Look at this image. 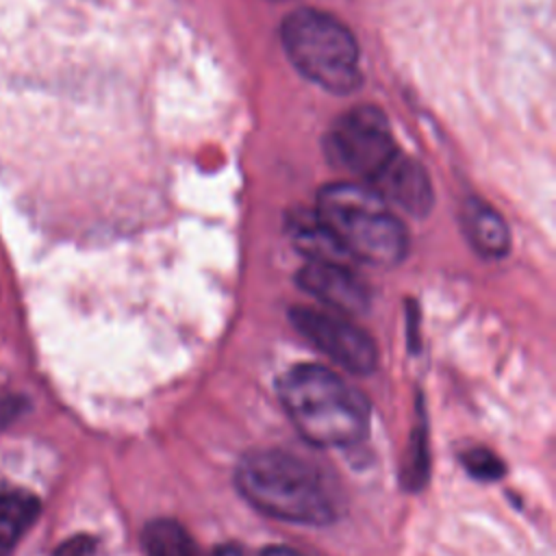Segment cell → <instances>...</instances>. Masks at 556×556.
<instances>
[{
    "instance_id": "4fadbf2b",
    "label": "cell",
    "mask_w": 556,
    "mask_h": 556,
    "mask_svg": "<svg viewBox=\"0 0 556 556\" xmlns=\"http://www.w3.org/2000/svg\"><path fill=\"white\" fill-rule=\"evenodd\" d=\"M426 476H428V447H426V428L421 424L413 437L410 460H408L404 478L413 489H419V484L426 480Z\"/></svg>"
},
{
    "instance_id": "ba28073f",
    "label": "cell",
    "mask_w": 556,
    "mask_h": 556,
    "mask_svg": "<svg viewBox=\"0 0 556 556\" xmlns=\"http://www.w3.org/2000/svg\"><path fill=\"white\" fill-rule=\"evenodd\" d=\"M369 187L389 206H397V208H402L410 215H417V217L428 215L430 208H432V202H434V193H432L428 172L421 167V163H417L415 159H410L402 150L369 182Z\"/></svg>"
},
{
    "instance_id": "8fae6325",
    "label": "cell",
    "mask_w": 556,
    "mask_h": 556,
    "mask_svg": "<svg viewBox=\"0 0 556 556\" xmlns=\"http://www.w3.org/2000/svg\"><path fill=\"white\" fill-rule=\"evenodd\" d=\"M150 556H202L187 530L174 519H154L143 530Z\"/></svg>"
},
{
    "instance_id": "2e32d148",
    "label": "cell",
    "mask_w": 556,
    "mask_h": 556,
    "mask_svg": "<svg viewBox=\"0 0 556 556\" xmlns=\"http://www.w3.org/2000/svg\"><path fill=\"white\" fill-rule=\"evenodd\" d=\"M261 556H302V554H300V552H295V549H291V547L271 545V547H267Z\"/></svg>"
},
{
    "instance_id": "30bf717a",
    "label": "cell",
    "mask_w": 556,
    "mask_h": 556,
    "mask_svg": "<svg viewBox=\"0 0 556 556\" xmlns=\"http://www.w3.org/2000/svg\"><path fill=\"white\" fill-rule=\"evenodd\" d=\"M41 504L26 491L0 493V556H11L24 532L39 517Z\"/></svg>"
},
{
    "instance_id": "8992f818",
    "label": "cell",
    "mask_w": 556,
    "mask_h": 556,
    "mask_svg": "<svg viewBox=\"0 0 556 556\" xmlns=\"http://www.w3.org/2000/svg\"><path fill=\"white\" fill-rule=\"evenodd\" d=\"M293 328L321 354L352 374H369L378 365V350L371 337L345 315L295 306L289 313Z\"/></svg>"
},
{
    "instance_id": "5bb4252c",
    "label": "cell",
    "mask_w": 556,
    "mask_h": 556,
    "mask_svg": "<svg viewBox=\"0 0 556 556\" xmlns=\"http://www.w3.org/2000/svg\"><path fill=\"white\" fill-rule=\"evenodd\" d=\"M93 549V541L89 536H74L63 543L54 556H89Z\"/></svg>"
},
{
    "instance_id": "9a60e30c",
    "label": "cell",
    "mask_w": 556,
    "mask_h": 556,
    "mask_svg": "<svg viewBox=\"0 0 556 556\" xmlns=\"http://www.w3.org/2000/svg\"><path fill=\"white\" fill-rule=\"evenodd\" d=\"M213 556H250V552L243 549V547H239V545H232V543H230V545L217 547Z\"/></svg>"
},
{
    "instance_id": "3957f363",
    "label": "cell",
    "mask_w": 556,
    "mask_h": 556,
    "mask_svg": "<svg viewBox=\"0 0 556 556\" xmlns=\"http://www.w3.org/2000/svg\"><path fill=\"white\" fill-rule=\"evenodd\" d=\"M315 217L343 256L376 267H393L408 252V232L393 208L361 182L326 185Z\"/></svg>"
},
{
    "instance_id": "9c48e42d",
    "label": "cell",
    "mask_w": 556,
    "mask_h": 556,
    "mask_svg": "<svg viewBox=\"0 0 556 556\" xmlns=\"http://www.w3.org/2000/svg\"><path fill=\"white\" fill-rule=\"evenodd\" d=\"M460 222L467 241L486 258L506 256L510 248V230L504 217L484 200L467 198L463 202Z\"/></svg>"
},
{
    "instance_id": "7c38bea8",
    "label": "cell",
    "mask_w": 556,
    "mask_h": 556,
    "mask_svg": "<svg viewBox=\"0 0 556 556\" xmlns=\"http://www.w3.org/2000/svg\"><path fill=\"white\" fill-rule=\"evenodd\" d=\"M463 465L476 480L482 482L497 480L504 473V463L491 450L484 447H471L463 452Z\"/></svg>"
},
{
    "instance_id": "277c9868",
    "label": "cell",
    "mask_w": 556,
    "mask_h": 556,
    "mask_svg": "<svg viewBox=\"0 0 556 556\" xmlns=\"http://www.w3.org/2000/svg\"><path fill=\"white\" fill-rule=\"evenodd\" d=\"M280 39L293 67L332 93L361 85V50L352 30L334 15L300 9L285 17Z\"/></svg>"
},
{
    "instance_id": "52a82bcc",
    "label": "cell",
    "mask_w": 556,
    "mask_h": 556,
    "mask_svg": "<svg viewBox=\"0 0 556 556\" xmlns=\"http://www.w3.org/2000/svg\"><path fill=\"white\" fill-rule=\"evenodd\" d=\"M302 291L313 295L328 311L358 315L369 306V289L343 261H308L295 276Z\"/></svg>"
},
{
    "instance_id": "7a4b0ae2",
    "label": "cell",
    "mask_w": 556,
    "mask_h": 556,
    "mask_svg": "<svg viewBox=\"0 0 556 556\" xmlns=\"http://www.w3.org/2000/svg\"><path fill=\"white\" fill-rule=\"evenodd\" d=\"M278 397L300 434L324 447H348L367 434V397L321 365H295L276 384Z\"/></svg>"
},
{
    "instance_id": "6da1fadb",
    "label": "cell",
    "mask_w": 556,
    "mask_h": 556,
    "mask_svg": "<svg viewBox=\"0 0 556 556\" xmlns=\"http://www.w3.org/2000/svg\"><path fill=\"white\" fill-rule=\"evenodd\" d=\"M239 493L261 513L304 526H326L339 517V500L328 478L306 458L261 450L241 458Z\"/></svg>"
},
{
    "instance_id": "5b68a950",
    "label": "cell",
    "mask_w": 556,
    "mask_h": 556,
    "mask_svg": "<svg viewBox=\"0 0 556 556\" xmlns=\"http://www.w3.org/2000/svg\"><path fill=\"white\" fill-rule=\"evenodd\" d=\"M400 148L393 139L387 115L371 106L358 104L345 111L326 135V154L330 163L361 176L369 185L395 156Z\"/></svg>"
}]
</instances>
